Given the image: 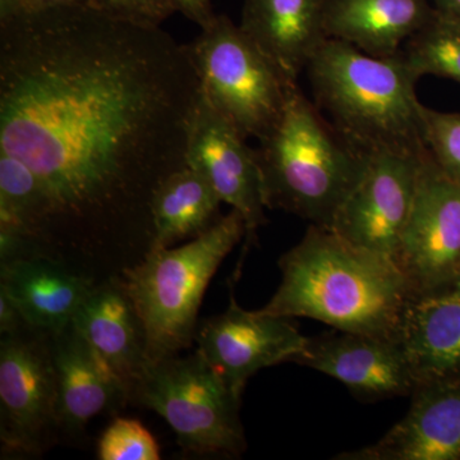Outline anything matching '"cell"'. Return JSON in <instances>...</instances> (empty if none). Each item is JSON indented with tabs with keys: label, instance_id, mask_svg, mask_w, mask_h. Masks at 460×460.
<instances>
[{
	"label": "cell",
	"instance_id": "obj_27",
	"mask_svg": "<svg viewBox=\"0 0 460 460\" xmlns=\"http://www.w3.org/2000/svg\"><path fill=\"white\" fill-rule=\"evenodd\" d=\"M29 325L21 314L16 302L0 288V332L2 335L12 334Z\"/></svg>",
	"mask_w": 460,
	"mask_h": 460
},
{
	"label": "cell",
	"instance_id": "obj_8",
	"mask_svg": "<svg viewBox=\"0 0 460 460\" xmlns=\"http://www.w3.org/2000/svg\"><path fill=\"white\" fill-rule=\"evenodd\" d=\"M2 337L0 438L5 452L36 456L60 429L51 332L27 325Z\"/></svg>",
	"mask_w": 460,
	"mask_h": 460
},
{
	"label": "cell",
	"instance_id": "obj_19",
	"mask_svg": "<svg viewBox=\"0 0 460 460\" xmlns=\"http://www.w3.org/2000/svg\"><path fill=\"white\" fill-rule=\"evenodd\" d=\"M435 12L431 0H326L323 25L329 39L387 58L401 53Z\"/></svg>",
	"mask_w": 460,
	"mask_h": 460
},
{
	"label": "cell",
	"instance_id": "obj_1",
	"mask_svg": "<svg viewBox=\"0 0 460 460\" xmlns=\"http://www.w3.org/2000/svg\"><path fill=\"white\" fill-rule=\"evenodd\" d=\"M201 84L189 45L93 7L0 21V151L38 177L33 255L96 284L151 252L153 199L187 165Z\"/></svg>",
	"mask_w": 460,
	"mask_h": 460
},
{
	"label": "cell",
	"instance_id": "obj_2",
	"mask_svg": "<svg viewBox=\"0 0 460 460\" xmlns=\"http://www.w3.org/2000/svg\"><path fill=\"white\" fill-rule=\"evenodd\" d=\"M279 266L280 286L261 313L305 317L337 332L394 337L411 287L392 260L311 224Z\"/></svg>",
	"mask_w": 460,
	"mask_h": 460
},
{
	"label": "cell",
	"instance_id": "obj_24",
	"mask_svg": "<svg viewBox=\"0 0 460 460\" xmlns=\"http://www.w3.org/2000/svg\"><path fill=\"white\" fill-rule=\"evenodd\" d=\"M423 141L436 164L460 183V113L420 105Z\"/></svg>",
	"mask_w": 460,
	"mask_h": 460
},
{
	"label": "cell",
	"instance_id": "obj_30",
	"mask_svg": "<svg viewBox=\"0 0 460 460\" xmlns=\"http://www.w3.org/2000/svg\"><path fill=\"white\" fill-rule=\"evenodd\" d=\"M431 3L438 13L460 20V0H431Z\"/></svg>",
	"mask_w": 460,
	"mask_h": 460
},
{
	"label": "cell",
	"instance_id": "obj_9",
	"mask_svg": "<svg viewBox=\"0 0 460 460\" xmlns=\"http://www.w3.org/2000/svg\"><path fill=\"white\" fill-rule=\"evenodd\" d=\"M425 153L371 154L365 174L339 208L330 230L352 246L394 262Z\"/></svg>",
	"mask_w": 460,
	"mask_h": 460
},
{
	"label": "cell",
	"instance_id": "obj_15",
	"mask_svg": "<svg viewBox=\"0 0 460 460\" xmlns=\"http://www.w3.org/2000/svg\"><path fill=\"white\" fill-rule=\"evenodd\" d=\"M339 460H460V378L422 384L410 411L380 440Z\"/></svg>",
	"mask_w": 460,
	"mask_h": 460
},
{
	"label": "cell",
	"instance_id": "obj_6",
	"mask_svg": "<svg viewBox=\"0 0 460 460\" xmlns=\"http://www.w3.org/2000/svg\"><path fill=\"white\" fill-rule=\"evenodd\" d=\"M189 50L202 93L246 140H261L277 126L296 83L241 26L217 14Z\"/></svg>",
	"mask_w": 460,
	"mask_h": 460
},
{
	"label": "cell",
	"instance_id": "obj_17",
	"mask_svg": "<svg viewBox=\"0 0 460 460\" xmlns=\"http://www.w3.org/2000/svg\"><path fill=\"white\" fill-rule=\"evenodd\" d=\"M72 323L131 393L145 365L144 326L120 277L93 284Z\"/></svg>",
	"mask_w": 460,
	"mask_h": 460
},
{
	"label": "cell",
	"instance_id": "obj_26",
	"mask_svg": "<svg viewBox=\"0 0 460 460\" xmlns=\"http://www.w3.org/2000/svg\"><path fill=\"white\" fill-rule=\"evenodd\" d=\"M91 7L108 16L146 26H160L175 12L172 0H91Z\"/></svg>",
	"mask_w": 460,
	"mask_h": 460
},
{
	"label": "cell",
	"instance_id": "obj_10",
	"mask_svg": "<svg viewBox=\"0 0 460 460\" xmlns=\"http://www.w3.org/2000/svg\"><path fill=\"white\" fill-rule=\"evenodd\" d=\"M394 262L411 289L460 275V183L441 171L429 150Z\"/></svg>",
	"mask_w": 460,
	"mask_h": 460
},
{
	"label": "cell",
	"instance_id": "obj_21",
	"mask_svg": "<svg viewBox=\"0 0 460 460\" xmlns=\"http://www.w3.org/2000/svg\"><path fill=\"white\" fill-rule=\"evenodd\" d=\"M220 205L222 199L195 168L172 172L154 196L151 251L199 237L222 219Z\"/></svg>",
	"mask_w": 460,
	"mask_h": 460
},
{
	"label": "cell",
	"instance_id": "obj_5",
	"mask_svg": "<svg viewBox=\"0 0 460 460\" xmlns=\"http://www.w3.org/2000/svg\"><path fill=\"white\" fill-rule=\"evenodd\" d=\"M246 235L237 210L180 247L151 251L122 279L144 326L146 363L189 349L198 332L206 288L224 259Z\"/></svg>",
	"mask_w": 460,
	"mask_h": 460
},
{
	"label": "cell",
	"instance_id": "obj_16",
	"mask_svg": "<svg viewBox=\"0 0 460 460\" xmlns=\"http://www.w3.org/2000/svg\"><path fill=\"white\" fill-rule=\"evenodd\" d=\"M60 429L78 431L90 420L129 401L113 368L69 323L51 334Z\"/></svg>",
	"mask_w": 460,
	"mask_h": 460
},
{
	"label": "cell",
	"instance_id": "obj_25",
	"mask_svg": "<svg viewBox=\"0 0 460 460\" xmlns=\"http://www.w3.org/2000/svg\"><path fill=\"white\" fill-rule=\"evenodd\" d=\"M100 460H159L155 438L141 422L115 419L98 444Z\"/></svg>",
	"mask_w": 460,
	"mask_h": 460
},
{
	"label": "cell",
	"instance_id": "obj_29",
	"mask_svg": "<svg viewBox=\"0 0 460 460\" xmlns=\"http://www.w3.org/2000/svg\"><path fill=\"white\" fill-rule=\"evenodd\" d=\"M22 12H38L45 9L91 7V0H20Z\"/></svg>",
	"mask_w": 460,
	"mask_h": 460
},
{
	"label": "cell",
	"instance_id": "obj_14",
	"mask_svg": "<svg viewBox=\"0 0 460 460\" xmlns=\"http://www.w3.org/2000/svg\"><path fill=\"white\" fill-rule=\"evenodd\" d=\"M393 341L410 363L417 386L460 378V275L411 289Z\"/></svg>",
	"mask_w": 460,
	"mask_h": 460
},
{
	"label": "cell",
	"instance_id": "obj_13",
	"mask_svg": "<svg viewBox=\"0 0 460 460\" xmlns=\"http://www.w3.org/2000/svg\"><path fill=\"white\" fill-rule=\"evenodd\" d=\"M338 380L366 401L413 394L416 377L393 339L338 332L310 339L296 361Z\"/></svg>",
	"mask_w": 460,
	"mask_h": 460
},
{
	"label": "cell",
	"instance_id": "obj_3",
	"mask_svg": "<svg viewBox=\"0 0 460 460\" xmlns=\"http://www.w3.org/2000/svg\"><path fill=\"white\" fill-rule=\"evenodd\" d=\"M314 104L341 136L365 154H423L420 80L402 53L368 56L326 39L307 66Z\"/></svg>",
	"mask_w": 460,
	"mask_h": 460
},
{
	"label": "cell",
	"instance_id": "obj_22",
	"mask_svg": "<svg viewBox=\"0 0 460 460\" xmlns=\"http://www.w3.org/2000/svg\"><path fill=\"white\" fill-rule=\"evenodd\" d=\"M44 217V193L35 172L4 151H0V228L27 238L30 256Z\"/></svg>",
	"mask_w": 460,
	"mask_h": 460
},
{
	"label": "cell",
	"instance_id": "obj_11",
	"mask_svg": "<svg viewBox=\"0 0 460 460\" xmlns=\"http://www.w3.org/2000/svg\"><path fill=\"white\" fill-rule=\"evenodd\" d=\"M288 317L246 311L230 295L223 314L205 320L196 332L199 352L242 399L248 378L281 362H296L305 353V338Z\"/></svg>",
	"mask_w": 460,
	"mask_h": 460
},
{
	"label": "cell",
	"instance_id": "obj_20",
	"mask_svg": "<svg viewBox=\"0 0 460 460\" xmlns=\"http://www.w3.org/2000/svg\"><path fill=\"white\" fill-rule=\"evenodd\" d=\"M0 288L16 302L32 328L54 332L72 323L93 283L48 257L30 256L0 265Z\"/></svg>",
	"mask_w": 460,
	"mask_h": 460
},
{
	"label": "cell",
	"instance_id": "obj_4",
	"mask_svg": "<svg viewBox=\"0 0 460 460\" xmlns=\"http://www.w3.org/2000/svg\"><path fill=\"white\" fill-rule=\"evenodd\" d=\"M266 208L330 229L370 155L345 140L298 84L277 126L255 148Z\"/></svg>",
	"mask_w": 460,
	"mask_h": 460
},
{
	"label": "cell",
	"instance_id": "obj_18",
	"mask_svg": "<svg viewBox=\"0 0 460 460\" xmlns=\"http://www.w3.org/2000/svg\"><path fill=\"white\" fill-rule=\"evenodd\" d=\"M326 0H243L241 29L296 81L326 40Z\"/></svg>",
	"mask_w": 460,
	"mask_h": 460
},
{
	"label": "cell",
	"instance_id": "obj_7",
	"mask_svg": "<svg viewBox=\"0 0 460 460\" xmlns=\"http://www.w3.org/2000/svg\"><path fill=\"white\" fill-rule=\"evenodd\" d=\"M129 401L160 414L189 452L241 456L246 449L241 398L199 350L146 363Z\"/></svg>",
	"mask_w": 460,
	"mask_h": 460
},
{
	"label": "cell",
	"instance_id": "obj_23",
	"mask_svg": "<svg viewBox=\"0 0 460 460\" xmlns=\"http://www.w3.org/2000/svg\"><path fill=\"white\" fill-rule=\"evenodd\" d=\"M417 77L438 75L460 84V20L435 12L434 17L402 50Z\"/></svg>",
	"mask_w": 460,
	"mask_h": 460
},
{
	"label": "cell",
	"instance_id": "obj_12",
	"mask_svg": "<svg viewBox=\"0 0 460 460\" xmlns=\"http://www.w3.org/2000/svg\"><path fill=\"white\" fill-rule=\"evenodd\" d=\"M187 165L204 175L222 202L241 213L250 244L265 223L266 208L255 148L248 146L202 91L190 123Z\"/></svg>",
	"mask_w": 460,
	"mask_h": 460
},
{
	"label": "cell",
	"instance_id": "obj_28",
	"mask_svg": "<svg viewBox=\"0 0 460 460\" xmlns=\"http://www.w3.org/2000/svg\"><path fill=\"white\" fill-rule=\"evenodd\" d=\"M172 4L175 12H181L201 29L208 26L217 16L211 0H172Z\"/></svg>",
	"mask_w": 460,
	"mask_h": 460
}]
</instances>
